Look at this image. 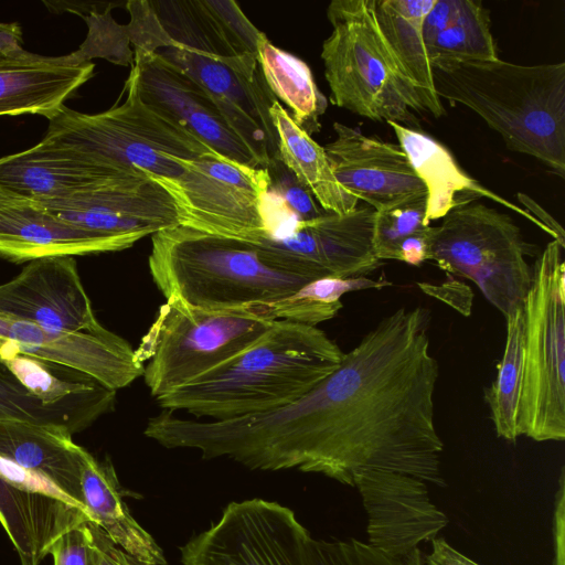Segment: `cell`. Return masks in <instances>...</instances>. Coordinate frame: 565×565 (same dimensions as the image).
Masks as SVG:
<instances>
[{"instance_id": "obj_1", "label": "cell", "mask_w": 565, "mask_h": 565, "mask_svg": "<svg viewBox=\"0 0 565 565\" xmlns=\"http://www.w3.org/2000/svg\"><path fill=\"white\" fill-rule=\"evenodd\" d=\"M429 312L401 307L301 398L232 418L227 443L249 469H296L354 487L369 471H394L445 487L444 443L434 416L439 365Z\"/></svg>"}, {"instance_id": "obj_2", "label": "cell", "mask_w": 565, "mask_h": 565, "mask_svg": "<svg viewBox=\"0 0 565 565\" xmlns=\"http://www.w3.org/2000/svg\"><path fill=\"white\" fill-rule=\"evenodd\" d=\"M125 100L98 114L62 106L49 120L43 141L117 174L145 171L172 198L181 218L210 205L215 183L201 160L216 153L164 111L143 103L131 73Z\"/></svg>"}, {"instance_id": "obj_3", "label": "cell", "mask_w": 565, "mask_h": 565, "mask_svg": "<svg viewBox=\"0 0 565 565\" xmlns=\"http://www.w3.org/2000/svg\"><path fill=\"white\" fill-rule=\"evenodd\" d=\"M343 356L317 326L277 320L246 349L157 402L211 420L266 413L305 396Z\"/></svg>"}, {"instance_id": "obj_4", "label": "cell", "mask_w": 565, "mask_h": 565, "mask_svg": "<svg viewBox=\"0 0 565 565\" xmlns=\"http://www.w3.org/2000/svg\"><path fill=\"white\" fill-rule=\"evenodd\" d=\"M437 96L461 104L514 152L565 177V63L521 65L500 58L431 65Z\"/></svg>"}, {"instance_id": "obj_5", "label": "cell", "mask_w": 565, "mask_h": 565, "mask_svg": "<svg viewBox=\"0 0 565 565\" xmlns=\"http://www.w3.org/2000/svg\"><path fill=\"white\" fill-rule=\"evenodd\" d=\"M149 270L166 299L202 309L276 307L315 280L270 263L252 243L178 225L151 236Z\"/></svg>"}, {"instance_id": "obj_6", "label": "cell", "mask_w": 565, "mask_h": 565, "mask_svg": "<svg viewBox=\"0 0 565 565\" xmlns=\"http://www.w3.org/2000/svg\"><path fill=\"white\" fill-rule=\"evenodd\" d=\"M332 32L321 58L333 105L374 121L416 129L420 97L383 41L374 0H333L327 8Z\"/></svg>"}, {"instance_id": "obj_7", "label": "cell", "mask_w": 565, "mask_h": 565, "mask_svg": "<svg viewBox=\"0 0 565 565\" xmlns=\"http://www.w3.org/2000/svg\"><path fill=\"white\" fill-rule=\"evenodd\" d=\"M277 320L271 306L210 310L170 297L135 350L145 383L157 399L233 358Z\"/></svg>"}, {"instance_id": "obj_8", "label": "cell", "mask_w": 565, "mask_h": 565, "mask_svg": "<svg viewBox=\"0 0 565 565\" xmlns=\"http://www.w3.org/2000/svg\"><path fill=\"white\" fill-rule=\"evenodd\" d=\"M553 239L537 255L522 309L524 373L519 427L535 441L565 439V262Z\"/></svg>"}, {"instance_id": "obj_9", "label": "cell", "mask_w": 565, "mask_h": 565, "mask_svg": "<svg viewBox=\"0 0 565 565\" xmlns=\"http://www.w3.org/2000/svg\"><path fill=\"white\" fill-rule=\"evenodd\" d=\"M505 213L482 203L450 211L433 226L428 260L471 280L505 317L523 306L532 280L526 257L536 254Z\"/></svg>"}, {"instance_id": "obj_10", "label": "cell", "mask_w": 565, "mask_h": 565, "mask_svg": "<svg viewBox=\"0 0 565 565\" xmlns=\"http://www.w3.org/2000/svg\"><path fill=\"white\" fill-rule=\"evenodd\" d=\"M308 530L289 508L263 499L231 502L181 547L183 565H310Z\"/></svg>"}, {"instance_id": "obj_11", "label": "cell", "mask_w": 565, "mask_h": 565, "mask_svg": "<svg viewBox=\"0 0 565 565\" xmlns=\"http://www.w3.org/2000/svg\"><path fill=\"white\" fill-rule=\"evenodd\" d=\"M157 53L204 88L262 169L279 157L278 136L269 114L278 99L268 88L256 56H220L180 43Z\"/></svg>"}, {"instance_id": "obj_12", "label": "cell", "mask_w": 565, "mask_h": 565, "mask_svg": "<svg viewBox=\"0 0 565 565\" xmlns=\"http://www.w3.org/2000/svg\"><path fill=\"white\" fill-rule=\"evenodd\" d=\"M374 218L369 205L347 214L326 212L256 246L270 263L313 279L364 277L382 265L373 250Z\"/></svg>"}, {"instance_id": "obj_13", "label": "cell", "mask_w": 565, "mask_h": 565, "mask_svg": "<svg viewBox=\"0 0 565 565\" xmlns=\"http://www.w3.org/2000/svg\"><path fill=\"white\" fill-rule=\"evenodd\" d=\"M57 217L117 241L125 249L180 225L172 198L143 171L76 194L36 201Z\"/></svg>"}, {"instance_id": "obj_14", "label": "cell", "mask_w": 565, "mask_h": 565, "mask_svg": "<svg viewBox=\"0 0 565 565\" xmlns=\"http://www.w3.org/2000/svg\"><path fill=\"white\" fill-rule=\"evenodd\" d=\"M335 139L323 149L339 184L375 212L426 196V186L398 143L333 122Z\"/></svg>"}, {"instance_id": "obj_15", "label": "cell", "mask_w": 565, "mask_h": 565, "mask_svg": "<svg viewBox=\"0 0 565 565\" xmlns=\"http://www.w3.org/2000/svg\"><path fill=\"white\" fill-rule=\"evenodd\" d=\"M75 369L117 391L143 374L135 349L111 331H68L0 316V344Z\"/></svg>"}, {"instance_id": "obj_16", "label": "cell", "mask_w": 565, "mask_h": 565, "mask_svg": "<svg viewBox=\"0 0 565 565\" xmlns=\"http://www.w3.org/2000/svg\"><path fill=\"white\" fill-rule=\"evenodd\" d=\"M130 73L143 103L168 114L221 157L262 169L210 95L181 68L157 52L134 53Z\"/></svg>"}, {"instance_id": "obj_17", "label": "cell", "mask_w": 565, "mask_h": 565, "mask_svg": "<svg viewBox=\"0 0 565 565\" xmlns=\"http://www.w3.org/2000/svg\"><path fill=\"white\" fill-rule=\"evenodd\" d=\"M0 316L68 331H100L73 256L29 262L0 284Z\"/></svg>"}, {"instance_id": "obj_18", "label": "cell", "mask_w": 565, "mask_h": 565, "mask_svg": "<svg viewBox=\"0 0 565 565\" xmlns=\"http://www.w3.org/2000/svg\"><path fill=\"white\" fill-rule=\"evenodd\" d=\"M369 523V545L392 556L433 541L448 518L428 497L426 482L394 471H369L355 478Z\"/></svg>"}, {"instance_id": "obj_19", "label": "cell", "mask_w": 565, "mask_h": 565, "mask_svg": "<svg viewBox=\"0 0 565 565\" xmlns=\"http://www.w3.org/2000/svg\"><path fill=\"white\" fill-rule=\"evenodd\" d=\"M122 249L117 241L67 223L39 202L0 188V257L29 263Z\"/></svg>"}, {"instance_id": "obj_20", "label": "cell", "mask_w": 565, "mask_h": 565, "mask_svg": "<svg viewBox=\"0 0 565 565\" xmlns=\"http://www.w3.org/2000/svg\"><path fill=\"white\" fill-rule=\"evenodd\" d=\"M387 124L394 130L398 145L426 186L424 218L426 225H429L431 221L443 218L457 207L488 198L522 214L545 231L529 212L490 191L467 174L451 152L440 142L417 129L394 121Z\"/></svg>"}, {"instance_id": "obj_21", "label": "cell", "mask_w": 565, "mask_h": 565, "mask_svg": "<svg viewBox=\"0 0 565 565\" xmlns=\"http://www.w3.org/2000/svg\"><path fill=\"white\" fill-rule=\"evenodd\" d=\"M128 175L135 174L110 172L43 140L0 158V188L33 201L70 196Z\"/></svg>"}, {"instance_id": "obj_22", "label": "cell", "mask_w": 565, "mask_h": 565, "mask_svg": "<svg viewBox=\"0 0 565 565\" xmlns=\"http://www.w3.org/2000/svg\"><path fill=\"white\" fill-rule=\"evenodd\" d=\"M79 483L82 503L92 524L125 551L136 565H167L154 539L130 514L111 465L97 461L82 446Z\"/></svg>"}, {"instance_id": "obj_23", "label": "cell", "mask_w": 565, "mask_h": 565, "mask_svg": "<svg viewBox=\"0 0 565 565\" xmlns=\"http://www.w3.org/2000/svg\"><path fill=\"white\" fill-rule=\"evenodd\" d=\"M0 522L21 565H41L62 534L89 519L78 507L0 480Z\"/></svg>"}, {"instance_id": "obj_24", "label": "cell", "mask_w": 565, "mask_h": 565, "mask_svg": "<svg viewBox=\"0 0 565 565\" xmlns=\"http://www.w3.org/2000/svg\"><path fill=\"white\" fill-rule=\"evenodd\" d=\"M0 358L17 379L47 407L64 408L90 424L114 405L116 391L65 365L0 344Z\"/></svg>"}, {"instance_id": "obj_25", "label": "cell", "mask_w": 565, "mask_h": 565, "mask_svg": "<svg viewBox=\"0 0 565 565\" xmlns=\"http://www.w3.org/2000/svg\"><path fill=\"white\" fill-rule=\"evenodd\" d=\"M72 435L63 426L0 419V456L42 473L86 513L79 483L81 446Z\"/></svg>"}, {"instance_id": "obj_26", "label": "cell", "mask_w": 565, "mask_h": 565, "mask_svg": "<svg viewBox=\"0 0 565 565\" xmlns=\"http://www.w3.org/2000/svg\"><path fill=\"white\" fill-rule=\"evenodd\" d=\"M436 0H374L383 41L399 70L416 88L425 111L446 114L434 87L431 64L423 41V21Z\"/></svg>"}, {"instance_id": "obj_27", "label": "cell", "mask_w": 565, "mask_h": 565, "mask_svg": "<svg viewBox=\"0 0 565 565\" xmlns=\"http://www.w3.org/2000/svg\"><path fill=\"white\" fill-rule=\"evenodd\" d=\"M423 41L431 65L499 58L489 13L480 1L436 0L423 21Z\"/></svg>"}, {"instance_id": "obj_28", "label": "cell", "mask_w": 565, "mask_h": 565, "mask_svg": "<svg viewBox=\"0 0 565 565\" xmlns=\"http://www.w3.org/2000/svg\"><path fill=\"white\" fill-rule=\"evenodd\" d=\"M93 63L78 66L0 67V116L24 114L50 118L94 75Z\"/></svg>"}, {"instance_id": "obj_29", "label": "cell", "mask_w": 565, "mask_h": 565, "mask_svg": "<svg viewBox=\"0 0 565 565\" xmlns=\"http://www.w3.org/2000/svg\"><path fill=\"white\" fill-rule=\"evenodd\" d=\"M269 114L278 136L280 160L319 205L337 214L356 209L359 200L339 184L323 147L296 124L278 100L271 104Z\"/></svg>"}, {"instance_id": "obj_30", "label": "cell", "mask_w": 565, "mask_h": 565, "mask_svg": "<svg viewBox=\"0 0 565 565\" xmlns=\"http://www.w3.org/2000/svg\"><path fill=\"white\" fill-rule=\"evenodd\" d=\"M257 61L268 88L289 107L296 124L309 136L319 132L328 102L307 63L274 45L267 35L259 43Z\"/></svg>"}, {"instance_id": "obj_31", "label": "cell", "mask_w": 565, "mask_h": 565, "mask_svg": "<svg viewBox=\"0 0 565 565\" xmlns=\"http://www.w3.org/2000/svg\"><path fill=\"white\" fill-rule=\"evenodd\" d=\"M507 337L497 375L484 388V401L497 436L515 441L520 436L519 407L524 373V315L518 308L505 317Z\"/></svg>"}, {"instance_id": "obj_32", "label": "cell", "mask_w": 565, "mask_h": 565, "mask_svg": "<svg viewBox=\"0 0 565 565\" xmlns=\"http://www.w3.org/2000/svg\"><path fill=\"white\" fill-rule=\"evenodd\" d=\"M0 419H19L40 425L66 427L72 434L90 423L64 408L45 406L23 386L0 358Z\"/></svg>"}, {"instance_id": "obj_33", "label": "cell", "mask_w": 565, "mask_h": 565, "mask_svg": "<svg viewBox=\"0 0 565 565\" xmlns=\"http://www.w3.org/2000/svg\"><path fill=\"white\" fill-rule=\"evenodd\" d=\"M426 196L386 211L375 212L373 250L379 260H398L401 244L427 226Z\"/></svg>"}, {"instance_id": "obj_34", "label": "cell", "mask_w": 565, "mask_h": 565, "mask_svg": "<svg viewBox=\"0 0 565 565\" xmlns=\"http://www.w3.org/2000/svg\"><path fill=\"white\" fill-rule=\"evenodd\" d=\"M114 6L118 3H110L103 13L95 10L89 17H83L89 25V33L81 50L73 53L78 64L88 63L93 57H104L118 65H134L126 25L118 24L110 15Z\"/></svg>"}, {"instance_id": "obj_35", "label": "cell", "mask_w": 565, "mask_h": 565, "mask_svg": "<svg viewBox=\"0 0 565 565\" xmlns=\"http://www.w3.org/2000/svg\"><path fill=\"white\" fill-rule=\"evenodd\" d=\"M310 565H424L417 547L405 555L392 556L355 539L310 541Z\"/></svg>"}, {"instance_id": "obj_36", "label": "cell", "mask_w": 565, "mask_h": 565, "mask_svg": "<svg viewBox=\"0 0 565 565\" xmlns=\"http://www.w3.org/2000/svg\"><path fill=\"white\" fill-rule=\"evenodd\" d=\"M126 8L130 14L126 29L134 53L152 54L179 45L162 26L151 1L130 0Z\"/></svg>"}, {"instance_id": "obj_37", "label": "cell", "mask_w": 565, "mask_h": 565, "mask_svg": "<svg viewBox=\"0 0 565 565\" xmlns=\"http://www.w3.org/2000/svg\"><path fill=\"white\" fill-rule=\"evenodd\" d=\"M205 1L235 44L242 51L257 57L259 43L266 34L248 20L235 1Z\"/></svg>"}, {"instance_id": "obj_38", "label": "cell", "mask_w": 565, "mask_h": 565, "mask_svg": "<svg viewBox=\"0 0 565 565\" xmlns=\"http://www.w3.org/2000/svg\"><path fill=\"white\" fill-rule=\"evenodd\" d=\"M54 565H96L90 522L62 534L51 546Z\"/></svg>"}, {"instance_id": "obj_39", "label": "cell", "mask_w": 565, "mask_h": 565, "mask_svg": "<svg viewBox=\"0 0 565 565\" xmlns=\"http://www.w3.org/2000/svg\"><path fill=\"white\" fill-rule=\"evenodd\" d=\"M387 285L391 284L386 280L379 281L365 277H323L305 285L296 292V296L324 303L342 305L340 299L347 292L366 289H381Z\"/></svg>"}, {"instance_id": "obj_40", "label": "cell", "mask_w": 565, "mask_h": 565, "mask_svg": "<svg viewBox=\"0 0 565 565\" xmlns=\"http://www.w3.org/2000/svg\"><path fill=\"white\" fill-rule=\"evenodd\" d=\"M0 480L19 490L45 494L81 508L66 492L42 473L1 456Z\"/></svg>"}, {"instance_id": "obj_41", "label": "cell", "mask_w": 565, "mask_h": 565, "mask_svg": "<svg viewBox=\"0 0 565 565\" xmlns=\"http://www.w3.org/2000/svg\"><path fill=\"white\" fill-rule=\"evenodd\" d=\"M423 291L451 306L463 316H469L472 306V291L466 285L450 279L441 285L419 282Z\"/></svg>"}, {"instance_id": "obj_42", "label": "cell", "mask_w": 565, "mask_h": 565, "mask_svg": "<svg viewBox=\"0 0 565 565\" xmlns=\"http://www.w3.org/2000/svg\"><path fill=\"white\" fill-rule=\"evenodd\" d=\"M96 565H136L100 529L90 523Z\"/></svg>"}, {"instance_id": "obj_43", "label": "cell", "mask_w": 565, "mask_h": 565, "mask_svg": "<svg viewBox=\"0 0 565 565\" xmlns=\"http://www.w3.org/2000/svg\"><path fill=\"white\" fill-rule=\"evenodd\" d=\"M22 32L18 23H0V67L30 65L14 61L22 52Z\"/></svg>"}, {"instance_id": "obj_44", "label": "cell", "mask_w": 565, "mask_h": 565, "mask_svg": "<svg viewBox=\"0 0 565 565\" xmlns=\"http://www.w3.org/2000/svg\"><path fill=\"white\" fill-rule=\"evenodd\" d=\"M431 232L433 226H427L425 230L406 238L399 246L398 260L413 266H419L428 260Z\"/></svg>"}, {"instance_id": "obj_45", "label": "cell", "mask_w": 565, "mask_h": 565, "mask_svg": "<svg viewBox=\"0 0 565 565\" xmlns=\"http://www.w3.org/2000/svg\"><path fill=\"white\" fill-rule=\"evenodd\" d=\"M516 198L520 204L524 206V210L541 223L545 232L557 241L563 248H565V232L561 224L527 194L519 192Z\"/></svg>"}, {"instance_id": "obj_46", "label": "cell", "mask_w": 565, "mask_h": 565, "mask_svg": "<svg viewBox=\"0 0 565 565\" xmlns=\"http://www.w3.org/2000/svg\"><path fill=\"white\" fill-rule=\"evenodd\" d=\"M433 550L426 557L427 565H480L454 548L445 539L435 537Z\"/></svg>"}, {"instance_id": "obj_47", "label": "cell", "mask_w": 565, "mask_h": 565, "mask_svg": "<svg viewBox=\"0 0 565 565\" xmlns=\"http://www.w3.org/2000/svg\"><path fill=\"white\" fill-rule=\"evenodd\" d=\"M555 543H556V563L564 565V470L559 479V490L557 493V504L555 511Z\"/></svg>"}]
</instances>
